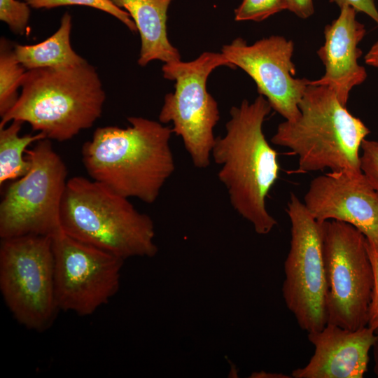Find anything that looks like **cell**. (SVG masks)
Returning <instances> with one entry per match:
<instances>
[{
  "label": "cell",
  "mask_w": 378,
  "mask_h": 378,
  "mask_svg": "<svg viewBox=\"0 0 378 378\" xmlns=\"http://www.w3.org/2000/svg\"><path fill=\"white\" fill-rule=\"evenodd\" d=\"M272 109L260 94L253 102L244 99L239 106H232L225 134L216 137L211 153L220 166L218 177L232 206L262 235L269 234L277 224L265 204L280 168L277 153L262 131Z\"/></svg>",
  "instance_id": "6da1fadb"
},
{
  "label": "cell",
  "mask_w": 378,
  "mask_h": 378,
  "mask_svg": "<svg viewBox=\"0 0 378 378\" xmlns=\"http://www.w3.org/2000/svg\"><path fill=\"white\" fill-rule=\"evenodd\" d=\"M130 126L97 128L82 146V162L91 179L127 198L152 204L172 175V128L142 117Z\"/></svg>",
  "instance_id": "7a4b0ae2"
},
{
  "label": "cell",
  "mask_w": 378,
  "mask_h": 378,
  "mask_svg": "<svg viewBox=\"0 0 378 378\" xmlns=\"http://www.w3.org/2000/svg\"><path fill=\"white\" fill-rule=\"evenodd\" d=\"M21 88L15 104L1 117L0 127L20 120L57 141L91 127L101 116L106 99L99 76L88 62L27 70Z\"/></svg>",
  "instance_id": "3957f363"
},
{
  "label": "cell",
  "mask_w": 378,
  "mask_h": 378,
  "mask_svg": "<svg viewBox=\"0 0 378 378\" xmlns=\"http://www.w3.org/2000/svg\"><path fill=\"white\" fill-rule=\"evenodd\" d=\"M300 115L280 123L271 139L298 156L302 172H360L361 144L370 133L327 86L309 84L299 103Z\"/></svg>",
  "instance_id": "277c9868"
},
{
  "label": "cell",
  "mask_w": 378,
  "mask_h": 378,
  "mask_svg": "<svg viewBox=\"0 0 378 378\" xmlns=\"http://www.w3.org/2000/svg\"><path fill=\"white\" fill-rule=\"evenodd\" d=\"M104 184L84 176L67 181L61 210L62 230L124 260L158 253L151 218Z\"/></svg>",
  "instance_id": "5b68a950"
},
{
  "label": "cell",
  "mask_w": 378,
  "mask_h": 378,
  "mask_svg": "<svg viewBox=\"0 0 378 378\" xmlns=\"http://www.w3.org/2000/svg\"><path fill=\"white\" fill-rule=\"evenodd\" d=\"M0 290L20 324L36 332L52 326L60 310L55 297L51 237L1 239Z\"/></svg>",
  "instance_id": "8992f818"
},
{
  "label": "cell",
  "mask_w": 378,
  "mask_h": 378,
  "mask_svg": "<svg viewBox=\"0 0 378 378\" xmlns=\"http://www.w3.org/2000/svg\"><path fill=\"white\" fill-rule=\"evenodd\" d=\"M235 69L222 52H204L190 62L164 63L163 77L173 80L174 91L167 93L159 114L161 123L172 122L173 133L181 136L193 165L206 168L220 119L217 102L208 92L207 79L219 66Z\"/></svg>",
  "instance_id": "52a82bcc"
},
{
  "label": "cell",
  "mask_w": 378,
  "mask_h": 378,
  "mask_svg": "<svg viewBox=\"0 0 378 378\" xmlns=\"http://www.w3.org/2000/svg\"><path fill=\"white\" fill-rule=\"evenodd\" d=\"M29 171L8 186L0 203V237H52L61 227L60 210L67 169L51 140L26 150Z\"/></svg>",
  "instance_id": "ba28073f"
},
{
  "label": "cell",
  "mask_w": 378,
  "mask_h": 378,
  "mask_svg": "<svg viewBox=\"0 0 378 378\" xmlns=\"http://www.w3.org/2000/svg\"><path fill=\"white\" fill-rule=\"evenodd\" d=\"M327 323L354 330L368 326L374 276L366 237L342 221L322 223Z\"/></svg>",
  "instance_id": "9c48e42d"
},
{
  "label": "cell",
  "mask_w": 378,
  "mask_h": 378,
  "mask_svg": "<svg viewBox=\"0 0 378 378\" xmlns=\"http://www.w3.org/2000/svg\"><path fill=\"white\" fill-rule=\"evenodd\" d=\"M287 206L290 244L284 262L282 294L299 327L309 333L321 330L328 321L322 223L295 194H290Z\"/></svg>",
  "instance_id": "30bf717a"
},
{
  "label": "cell",
  "mask_w": 378,
  "mask_h": 378,
  "mask_svg": "<svg viewBox=\"0 0 378 378\" xmlns=\"http://www.w3.org/2000/svg\"><path fill=\"white\" fill-rule=\"evenodd\" d=\"M51 237L59 310L80 316L92 314L118 293L125 260L78 241L62 229Z\"/></svg>",
  "instance_id": "8fae6325"
},
{
  "label": "cell",
  "mask_w": 378,
  "mask_h": 378,
  "mask_svg": "<svg viewBox=\"0 0 378 378\" xmlns=\"http://www.w3.org/2000/svg\"><path fill=\"white\" fill-rule=\"evenodd\" d=\"M294 43L282 36L261 38L251 45L241 37L224 45L221 52L236 69L240 68L255 82L259 94L285 120L298 118L299 103L308 79L295 78L292 60Z\"/></svg>",
  "instance_id": "7c38bea8"
},
{
  "label": "cell",
  "mask_w": 378,
  "mask_h": 378,
  "mask_svg": "<svg viewBox=\"0 0 378 378\" xmlns=\"http://www.w3.org/2000/svg\"><path fill=\"white\" fill-rule=\"evenodd\" d=\"M304 200L318 223H347L378 244V192L362 171L320 175L311 181Z\"/></svg>",
  "instance_id": "4fadbf2b"
},
{
  "label": "cell",
  "mask_w": 378,
  "mask_h": 378,
  "mask_svg": "<svg viewBox=\"0 0 378 378\" xmlns=\"http://www.w3.org/2000/svg\"><path fill=\"white\" fill-rule=\"evenodd\" d=\"M351 7L340 8L339 16L324 27L323 45L317 55L325 66L324 74L309 84L325 85L346 106L351 90L367 78L364 66L358 63L363 52L358 47L366 34L365 25L356 20Z\"/></svg>",
  "instance_id": "5bb4252c"
},
{
  "label": "cell",
  "mask_w": 378,
  "mask_h": 378,
  "mask_svg": "<svg viewBox=\"0 0 378 378\" xmlns=\"http://www.w3.org/2000/svg\"><path fill=\"white\" fill-rule=\"evenodd\" d=\"M374 330H351L327 323L308 333L314 352L307 364L293 370L294 378H362L368 370Z\"/></svg>",
  "instance_id": "9a60e30c"
},
{
  "label": "cell",
  "mask_w": 378,
  "mask_h": 378,
  "mask_svg": "<svg viewBox=\"0 0 378 378\" xmlns=\"http://www.w3.org/2000/svg\"><path fill=\"white\" fill-rule=\"evenodd\" d=\"M110 1L127 11L135 23L141 38L139 65L145 66L153 60L164 63L181 60L178 50L167 34V11L173 0Z\"/></svg>",
  "instance_id": "2e32d148"
},
{
  "label": "cell",
  "mask_w": 378,
  "mask_h": 378,
  "mask_svg": "<svg viewBox=\"0 0 378 378\" xmlns=\"http://www.w3.org/2000/svg\"><path fill=\"white\" fill-rule=\"evenodd\" d=\"M71 15L66 12L58 29L45 41L34 45L15 44L14 52L18 60L27 70L64 68L86 62L71 47Z\"/></svg>",
  "instance_id": "e0dca14e"
},
{
  "label": "cell",
  "mask_w": 378,
  "mask_h": 378,
  "mask_svg": "<svg viewBox=\"0 0 378 378\" xmlns=\"http://www.w3.org/2000/svg\"><path fill=\"white\" fill-rule=\"evenodd\" d=\"M24 122L13 120L8 127H0V185L6 181L19 178L30 168V162L25 157L27 147L32 143L46 139L41 132L20 136Z\"/></svg>",
  "instance_id": "ac0fdd59"
},
{
  "label": "cell",
  "mask_w": 378,
  "mask_h": 378,
  "mask_svg": "<svg viewBox=\"0 0 378 378\" xmlns=\"http://www.w3.org/2000/svg\"><path fill=\"white\" fill-rule=\"evenodd\" d=\"M27 69L19 62L14 46L4 37L0 41V115L2 117L17 102Z\"/></svg>",
  "instance_id": "d6986e66"
},
{
  "label": "cell",
  "mask_w": 378,
  "mask_h": 378,
  "mask_svg": "<svg viewBox=\"0 0 378 378\" xmlns=\"http://www.w3.org/2000/svg\"><path fill=\"white\" fill-rule=\"evenodd\" d=\"M31 7L35 9H50L62 6H85L101 10L117 18L122 22L131 31L136 32L135 23L125 10L120 8L110 0H24Z\"/></svg>",
  "instance_id": "ffe728a7"
},
{
  "label": "cell",
  "mask_w": 378,
  "mask_h": 378,
  "mask_svg": "<svg viewBox=\"0 0 378 378\" xmlns=\"http://www.w3.org/2000/svg\"><path fill=\"white\" fill-rule=\"evenodd\" d=\"M287 10L286 0H242L234 10V20L261 22Z\"/></svg>",
  "instance_id": "44dd1931"
},
{
  "label": "cell",
  "mask_w": 378,
  "mask_h": 378,
  "mask_svg": "<svg viewBox=\"0 0 378 378\" xmlns=\"http://www.w3.org/2000/svg\"><path fill=\"white\" fill-rule=\"evenodd\" d=\"M30 6L18 0H0V20L16 34L23 35L30 17Z\"/></svg>",
  "instance_id": "7402d4cb"
},
{
  "label": "cell",
  "mask_w": 378,
  "mask_h": 378,
  "mask_svg": "<svg viewBox=\"0 0 378 378\" xmlns=\"http://www.w3.org/2000/svg\"><path fill=\"white\" fill-rule=\"evenodd\" d=\"M360 169L378 192V141L364 139L361 144Z\"/></svg>",
  "instance_id": "603a6c76"
},
{
  "label": "cell",
  "mask_w": 378,
  "mask_h": 378,
  "mask_svg": "<svg viewBox=\"0 0 378 378\" xmlns=\"http://www.w3.org/2000/svg\"><path fill=\"white\" fill-rule=\"evenodd\" d=\"M366 246L374 276L373 288L368 311V326L375 331L378 329V244L366 237Z\"/></svg>",
  "instance_id": "cb8c5ba5"
},
{
  "label": "cell",
  "mask_w": 378,
  "mask_h": 378,
  "mask_svg": "<svg viewBox=\"0 0 378 378\" xmlns=\"http://www.w3.org/2000/svg\"><path fill=\"white\" fill-rule=\"evenodd\" d=\"M340 8L348 6L353 8L357 13H363L369 16L378 25V10L374 0H329Z\"/></svg>",
  "instance_id": "d4e9b609"
},
{
  "label": "cell",
  "mask_w": 378,
  "mask_h": 378,
  "mask_svg": "<svg viewBox=\"0 0 378 378\" xmlns=\"http://www.w3.org/2000/svg\"><path fill=\"white\" fill-rule=\"evenodd\" d=\"M287 10L301 19H307L314 13L313 0H286Z\"/></svg>",
  "instance_id": "484cf974"
},
{
  "label": "cell",
  "mask_w": 378,
  "mask_h": 378,
  "mask_svg": "<svg viewBox=\"0 0 378 378\" xmlns=\"http://www.w3.org/2000/svg\"><path fill=\"white\" fill-rule=\"evenodd\" d=\"M366 64L378 68V41L374 43L365 55Z\"/></svg>",
  "instance_id": "4316f807"
},
{
  "label": "cell",
  "mask_w": 378,
  "mask_h": 378,
  "mask_svg": "<svg viewBox=\"0 0 378 378\" xmlns=\"http://www.w3.org/2000/svg\"><path fill=\"white\" fill-rule=\"evenodd\" d=\"M375 337L372 346L374 358V372L378 377V329L374 331Z\"/></svg>",
  "instance_id": "83f0119b"
},
{
  "label": "cell",
  "mask_w": 378,
  "mask_h": 378,
  "mask_svg": "<svg viewBox=\"0 0 378 378\" xmlns=\"http://www.w3.org/2000/svg\"><path fill=\"white\" fill-rule=\"evenodd\" d=\"M251 377L256 378H290L292 376H287L286 374L281 373H270L264 371H260L258 372H253Z\"/></svg>",
  "instance_id": "f1b7e54d"
}]
</instances>
